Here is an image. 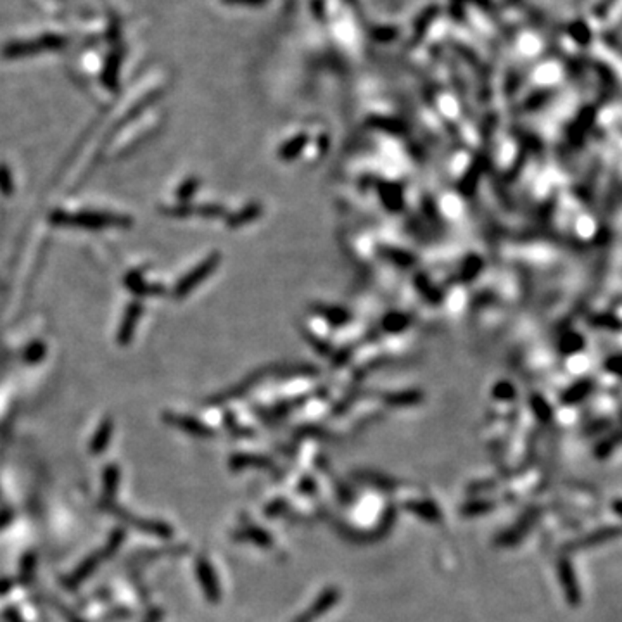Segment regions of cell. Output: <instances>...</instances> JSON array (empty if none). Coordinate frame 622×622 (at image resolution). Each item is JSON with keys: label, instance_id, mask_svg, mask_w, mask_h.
Masks as SVG:
<instances>
[{"label": "cell", "instance_id": "obj_1", "mask_svg": "<svg viewBox=\"0 0 622 622\" xmlns=\"http://www.w3.org/2000/svg\"><path fill=\"white\" fill-rule=\"evenodd\" d=\"M51 222L59 227H78V228H106V227H130V218L112 213H52Z\"/></svg>", "mask_w": 622, "mask_h": 622}, {"label": "cell", "instance_id": "obj_2", "mask_svg": "<svg viewBox=\"0 0 622 622\" xmlns=\"http://www.w3.org/2000/svg\"><path fill=\"white\" fill-rule=\"evenodd\" d=\"M66 43V40L62 36H45V38H38L35 42L28 43H12L4 49L5 58H23V56L35 54L38 51H49V49H59Z\"/></svg>", "mask_w": 622, "mask_h": 622}, {"label": "cell", "instance_id": "obj_3", "mask_svg": "<svg viewBox=\"0 0 622 622\" xmlns=\"http://www.w3.org/2000/svg\"><path fill=\"white\" fill-rule=\"evenodd\" d=\"M558 579H560V586L565 593V600L572 607H577L581 603V600H583V595H581L579 583L575 579L574 567H572L569 558H560L558 560Z\"/></svg>", "mask_w": 622, "mask_h": 622}, {"label": "cell", "instance_id": "obj_4", "mask_svg": "<svg viewBox=\"0 0 622 622\" xmlns=\"http://www.w3.org/2000/svg\"><path fill=\"white\" fill-rule=\"evenodd\" d=\"M216 265H218V254H213V256H209L208 259H204V261H202L201 265L195 268V270H192L191 274L185 275V277L182 278V280L178 282L175 287L176 298H184V296H187L189 292L195 287V285L201 284V282L204 280V278L208 277L213 270H215Z\"/></svg>", "mask_w": 622, "mask_h": 622}, {"label": "cell", "instance_id": "obj_5", "mask_svg": "<svg viewBox=\"0 0 622 622\" xmlns=\"http://www.w3.org/2000/svg\"><path fill=\"white\" fill-rule=\"evenodd\" d=\"M622 536V525H607V527H600L597 531L590 532L581 540H575L574 543H571L567 547V550H584V548H593L600 547V545L614 541L617 538Z\"/></svg>", "mask_w": 622, "mask_h": 622}, {"label": "cell", "instance_id": "obj_6", "mask_svg": "<svg viewBox=\"0 0 622 622\" xmlns=\"http://www.w3.org/2000/svg\"><path fill=\"white\" fill-rule=\"evenodd\" d=\"M337 600H339V590H337V588H328V590L324 591V593L320 595V598H318V600L315 601V603L311 605V607H309V610H306L304 614L299 615V617L296 619L294 622H311V621H315L317 617L324 615L325 612L328 610V608L334 607V605L337 603Z\"/></svg>", "mask_w": 622, "mask_h": 622}, {"label": "cell", "instance_id": "obj_7", "mask_svg": "<svg viewBox=\"0 0 622 622\" xmlns=\"http://www.w3.org/2000/svg\"><path fill=\"white\" fill-rule=\"evenodd\" d=\"M198 577L201 583L202 590L208 600L218 601L219 600V588L218 581H216L215 571H213L211 564L206 558H199L198 560Z\"/></svg>", "mask_w": 622, "mask_h": 622}, {"label": "cell", "instance_id": "obj_8", "mask_svg": "<svg viewBox=\"0 0 622 622\" xmlns=\"http://www.w3.org/2000/svg\"><path fill=\"white\" fill-rule=\"evenodd\" d=\"M142 315V304L141 302H132L128 306V309L125 311V318L121 322V327H119L118 332V341L119 344H128L130 339H132L133 332H135V327H137L139 320H141Z\"/></svg>", "mask_w": 622, "mask_h": 622}, {"label": "cell", "instance_id": "obj_9", "mask_svg": "<svg viewBox=\"0 0 622 622\" xmlns=\"http://www.w3.org/2000/svg\"><path fill=\"white\" fill-rule=\"evenodd\" d=\"M438 14H439L438 5H429V8H425L424 11L417 16V19L414 21V36H411V42L418 43V40L424 38L425 33L429 32L432 23L438 18Z\"/></svg>", "mask_w": 622, "mask_h": 622}, {"label": "cell", "instance_id": "obj_10", "mask_svg": "<svg viewBox=\"0 0 622 622\" xmlns=\"http://www.w3.org/2000/svg\"><path fill=\"white\" fill-rule=\"evenodd\" d=\"M165 420H168L169 424L175 425V427H178V429H182V431L189 432V434L202 435V438H206V435L211 434L206 425H202L199 420H194V418L182 417V415H168V417H165Z\"/></svg>", "mask_w": 622, "mask_h": 622}, {"label": "cell", "instance_id": "obj_11", "mask_svg": "<svg viewBox=\"0 0 622 622\" xmlns=\"http://www.w3.org/2000/svg\"><path fill=\"white\" fill-rule=\"evenodd\" d=\"M126 285H128V287L139 296H158V294H163V292H165V289H163L161 285L147 284V282H144V278L137 274L128 275V278H126Z\"/></svg>", "mask_w": 622, "mask_h": 622}, {"label": "cell", "instance_id": "obj_12", "mask_svg": "<svg viewBox=\"0 0 622 622\" xmlns=\"http://www.w3.org/2000/svg\"><path fill=\"white\" fill-rule=\"evenodd\" d=\"M101 558H102V555H94V557L88 558V560H86L85 564L80 565L78 571L73 572V575H71V577H69V579H71V586H75V584L82 583V581L85 579L86 575L91 574V572L94 571V569L97 567L99 564H101ZM69 579H68V581H69Z\"/></svg>", "mask_w": 622, "mask_h": 622}, {"label": "cell", "instance_id": "obj_13", "mask_svg": "<svg viewBox=\"0 0 622 622\" xmlns=\"http://www.w3.org/2000/svg\"><path fill=\"white\" fill-rule=\"evenodd\" d=\"M111 434H112V422L106 420L104 424L101 425V429L97 431L95 438L92 439V451H94V453H99V451L104 450L106 444H108V441H109V438H111Z\"/></svg>", "mask_w": 622, "mask_h": 622}, {"label": "cell", "instance_id": "obj_14", "mask_svg": "<svg viewBox=\"0 0 622 622\" xmlns=\"http://www.w3.org/2000/svg\"><path fill=\"white\" fill-rule=\"evenodd\" d=\"M407 508L411 512V514H417L418 517L425 518V521H438L439 518L438 508H435L432 503H427V501H425V503L415 501V503L407 505Z\"/></svg>", "mask_w": 622, "mask_h": 622}, {"label": "cell", "instance_id": "obj_15", "mask_svg": "<svg viewBox=\"0 0 622 622\" xmlns=\"http://www.w3.org/2000/svg\"><path fill=\"white\" fill-rule=\"evenodd\" d=\"M372 36H374L377 42L387 43L392 42V40L398 36V29H396V26H375V28L372 29Z\"/></svg>", "mask_w": 622, "mask_h": 622}, {"label": "cell", "instance_id": "obj_16", "mask_svg": "<svg viewBox=\"0 0 622 622\" xmlns=\"http://www.w3.org/2000/svg\"><path fill=\"white\" fill-rule=\"evenodd\" d=\"M241 536L248 538V540L254 541V543L261 545V547H268V545H270V536H268L265 531H261V529L256 527L246 529V531L241 532Z\"/></svg>", "mask_w": 622, "mask_h": 622}, {"label": "cell", "instance_id": "obj_17", "mask_svg": "<svg viewBox=\"0 0 622 622\" xmlns=\"http://www.w3.org/2000/svg\"><path fill=\"white\" fill-rule=\"evenodd\" d=\"M14 184H12V176L9 169L4 165L0 166V192L4 195H11Z\"/></svg>", "mask_w": 622, "mask_h": 622}, {"label": "cell", "instance_id": "obj_18", "mask_svg": "<svg viewBox=\"0 0 622 622\" xmlns=\"http://www.w3.org/2000/svg\"><path fill=\"white\" fill-rule=\"evenodd\" d=\"M465 0H451V16L457 21H464L465 19Z\"/></svg>", "mask_w": 622, "mask_h": 622}, {"label": "cell", "instance_id": "obj_19", "mask_svg": "<svg viewBox=\"0 0 622 622\" xmlns=\"http://www.w3.org/2000/svg\"><path fill=\"white\" fill-rule=\"evenodd\" d=\"M43 351H45V346L43 344L32 346L28 349V352H26V361H38L43 357Z\"/></svg>", "mask_w": 622, "mask_h": 622}, {"label": "cell", "instance_id": "obj_20", "mask_svg": "<svg viewBox=\"0 0 622 622\" xmlns=\"http://www.w3.org/2000/svg\"><path fill=\"white\" fill-rule=\"evenodd\" d=\"M195 187H198V180L185 182V184L182 185L180 189H178V198H180V199H189L192 195V192L195 191Z\"/></svg>", "mask_w": 622, "mask_h": 622}, {"label": "cell", "instance_id": "obj_21", "mask_svg": "<svg viewBox=\"0 0 622 622\" xmlns=\"http://www.w3.org/2000/svg\"><path fill=\"white\" fill-rule=\"evenodd\" d=\"M225 4H237V5H249V8H259L265 5L268 0H224Z\"/></svg>", "mask_w": 622, "mask_h": 622}, {"label": "cell", "instance_id": "obj_22", "mask_svg": "<svg viewBox=\"0 0 622 622\" xmlns=\"http://www.w3.org/2000/svg\"><path fill=\"white\" fill-rule=\"evenodd\" d=\"M465 2H470V4L482 9V11H491L493 9V2L491 0H465Z\"/></svg>", "mask_w": 622, "mask_h": 622}, {"label": "cell", "instance_id": "obj_23", "mask_svg": "<svg viewBox=\"0 0 622 622\" xmlns=\"http://www.w3.org/2000/svg\"><path fill=\"white\" fill-rule=\"evenodd\" d=\"M612 508H614V512L619 515V517H622V500L614 501V503H612Z\"/></svg>", "mask_w": 622, "mask_h": 622}]
</instances>
